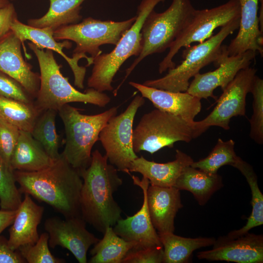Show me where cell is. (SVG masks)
Masks as SVG:
<instances>
[{
    "instance_id": "cell-1",
    "label": "cell",
    "mask_w": 263,
    "mask_h": 263,
    "mask_svg": "<svg viewBox=\"0 0 263 263\" xmlns=\"http://www.w3.org/2000/svg\"><path fill=\"white\" fill-rule=\"evenodd\" d=\"M19 191L43 202L65 218L81 216L79 199L83 180L79 171L60 156L37 171L14 170Z\"/></svg>"
},
{
    "instance_id": "cell-2",
    "label": "cell",
    "mask_w": 263,
    "mask_h": 263,
    "mask_svg": "<svg viewBox=\"0 0 263 263\" xmlns=\"http://www.w3.org/2000/svg\"><path fill=\"white\" fill-rule=\"evenodd\" d=\"M118 171L98 150L92 153L89 166L79 170L83 180L79 199L81 216L102 233L122 218V209L113 197L123 183Z\"/></svg>"
},
{
    "instance_id": "cell-3",
    "label": "cell",
    "mask_w": 263,
    "mask_h": 263,
    "mask_svg": "<svg viewBox=\"0 0 263 263\" xmlns=\"http://www.w3.org/2000/svg\"><path fill=\"white\" fill-rule=\"evenodd\" d=\"M29 48L38 59L40 70V85L35 104L41 111L52 109L58 111L63 105L72 102L89 103L104 107L111 98L104 92L89 88L81 92L74 88L68 77L62 74L61 66L56 62L53 51L40 49L28 42Z\"/></svg>"
},
{
    "instance_id": "cell-4",
    "label": "cell",
    "mask_w": 263,
    "mask_h": 263,
    "mask_svg": "<svg viewBox=\"0 0 263 263\" xmlns=\"http://www.w3.org/2000/svg\"><path fill=\"white\" fill-rule=\"evenodd\" d=\"M118 107H113L99 113L87 115L69 104L57 111L63 123L65 146L61 154L78 171L90 165L92 150L99 140V133L109 120L117 114Z\"/></svg>"
},
{
    "instance_id": "cell-5",
    "label": "cell",
    "mask_w": 263,
    "mask_h": 263,
    "mask_svg": "<svg viewBox=\"0 0 263 263\" xmlns=\"http://www.w3.org/2000/svg\"><path fill=\"white\" fill-rule=\"evenodd\" d=\"M194 9L190 0H173L165 11L157 13L153 10L148 15L141 30V53L126 70L122 81L113 92L114 95H117L121 85L143 59L170 47L189 21Z\"/></svg>"
},
{
    "instance_id": "cell-6",
    "label": "cell",
    "mask_w": 263,
    "mask_h": 263,
    "mask_svg": "<svg viewBox=\"0 0 263 263\" xmlns=\"http://www.w3.org/2000/svg\"><path fill=\"white\" fill-rule=\"evenodd\" d=\"M240 18L221 27L220 31L197 45L189 46L183 53L184 60L179 65L168 69L163 77L145 81L143 84L173 92H185L188 89L190 79L199 73L203 67L222 57V43L239 28Z\"/></svg>"
},
{
    "instance_id": "cell-7",
    "label": "cell",
    "mask_w": 263,
    "mask_h": 263,
    "mask_svg": "<svg viewBox=\"0 0 263 263\" xmlns=\"http://www.w3.org/2000/svg\"><path fill=\"white\" fill-rule=\"evenodd\" d=\"M166 0H142L138 6L136 19L109 53H102L93 61L87 85L99 92L112 91L113 77L124 62L132 56H138L142 49L141 30L148 15Z\"/></svg>"
},
{
    "instance_id": "cell-8",
    "label": "cell",
    "mask_w": 263,
    "mask_h": 263,
    "mask_svg": "<svg viewBox=\"0 0 263 263\" xmlns=\"http://www.w3.org/2000/svg\"><path fill=\"white\" fill-rule=\"evenodd\" d=\"M199 136L195 121L189 122L179 116L157 109L144 114L133 131L135 153L145 151L153 154L175 143H187Z\"/></svg>"
},
{
    "instance_id": "cell-9",
    "label": "cell",
    "mask_w": 263,
    "mask_h": 263,
    "mask_svg": "<svg viewBox=\"0 0 263 263\" xmlns=\"http://www.w3.org/2000/svg\"><path fill=\"white\" fill-rule=\"evenodd\" d=\"M136 16L126 20H101L92 17L80 22L62 26L54 31V38L71 40L76 46L73 57L87 59L86 66L93 64L94 59L102 54L99 47L104 44L115 45L120 38L134 22Z\"/></svg>"
},
{
    "instance_id": "cell-10",
    "label": "cell",
    "mask_w": 263,
    "mask_h": 263,
    "mask_svg": "<svg viewBox=\"0 0 263 263\" xmlns=\"http://www.w3.org/2000/svg\"><path fill=\"white\" fill-rule=\"evenodd\" d=\"M240 17V6L238 0H229L210 9H195L189 21L159 64V73L176 66L173 58L182 48H187L193 43H199L206 40L212 36L216 28L239 19Z\"/></svg>"
},
{
    "instance_id": "cell-11",
    "label": "cell",
    "mask_w": 263,
    "mask_h": 263,
    "mask_svg": "<svg viewBox=\"0 0 263 263\" xmlns=\"http://www.w3.org/2000/svg\"><path fill=\"white\" fill-rule=\"evenodd\" d=\"M141 95L135 96L126 110L112 117L101 131L99 140L108 161L118 171L131 175V162L138 156L133 148V124L138 109L145 104Z\"/></svg>"
},
{
    "instance_id": "cell-12",
    "label": "cell",
    "mask_w": 263,
    "mask_h": 263,
    "mask_svg": "<svg viewBox=\"0 0 263 263\" xmlns=\"http://www.w3.org/2000/svg\"><path fill=\"white\" fill-rule=\"evenodd\" d=\"M257 71L255 68L248 67L238 73L216 100L212 111L204 119L195 121L199 135L211 126L229 130L231 118L245 115L246 95L250 93Z\"/></svg>"
},
{
    "instance_id": "cell-13",
    "label": "cell",
    "mask_w": 263,
    "mask_h": 263,
    "mask_svg": "<svg viewBox=\"0 0 263 263\" xmlns=\"http://www.w3.org/2000/svg\"><path fill=\"white\" fill-rule=\"evenodd\" d=\"M86 224L81 216L64 220L58 217L47 218L44 227L49 235V246L66 248L79 263H86L89 248L99 239L86 229Z\"/></svg>"
},
{
    "instance_id": "cell-14",
    "label": "cell",
    "mask_w": 263,
    "mask_h": 263,
    "mask_svg": "<svg viewBox=\"0 0 263 263\" xmlns=\"http://www.w3.org/2000/svg\"><path fill=\"white\" fill-rule=\"evenodd\" d=\"M257 54L248 50L225 57L215 70L194 75L186 92L201 100L212 97L216 100L214 91L218 87L223 91L240 70L249 67Z\"/></svg>"
},
{
    "instance_id": "cell-15",
    "label": "cell",
    "mask_w": 263,
    "mask_h": 263,
    "mask_svg": "<svg viewBox=\"0 0 263 263\" xmlns=\"http://www.w3.org/2000/svg\"><path fill=\"white\" fill-rule=\"evenodd\" d=\"M211 249L199 252V259L237 263H263V236L248 232L237 237L219 238Z\"/></svg>"
},
{
    "instance_id": "cell-16",
    "label": "cell",
    "mask_w": 263,
    "mask_h": 263,
    "mask_svg": "<svg viewBox=\"0 0 263 263\" xmlns=\"http://www.w3.org/2000/svg\"><path fill=\"white\" fill-rule=\"evenodd\" d=\"M131 177L133 184L143 191L142 207L133 215L118 220L113 229L117 235L125 240L135 243L137 245L133 248L163 246L158 233L152 225L148 210L147 190L149 186V181L144 177L141 180L134 175H131Z\"/></svg>"
},
{
    "instance_id": "cell-17",
    "label": "cell",
    "mask_w": 263,
    "mask_h": 263,
    "mask_svg": "<svg viewBox=\"0 0 263 263\" xmlns=\"http://www.w3.org/2000/svg\"><path fill=\"white\" fill-rule=\"evenodd\" d=\"M22 42L11 30L0 38V71L19 81L35 99L40 85V75L32 71L23 57Z\"/></svg>"
},
{
    "instance_id": "cell-18",
    "label": "cell",
    "mask_w": 263,
    "mask_h": 263,
    "mask_svg": "<svg viewBox=\"0 0 263 263\" xmlns=\"http://www.w3.org/2000/svg\"><path fill=\"white\" fill-rule=\"evenodd\" d=\"M240 6L239 32L228 46L224 47L226 56L248 50L263 55V32L260 28L258 14L259 0H238Z\"/></svg>"
},
{
    "instance_id": "cell-19",
    "label": "cell",
    "mask_w": 263,
    "mask_h": 263,
    "mask_svg": "<svg viewBox=\"0 0 263 263\" xmlns=\"http://www.w3.org/2000/svg\"><path fill=\"white\" fill-rule=\"evenodd\" d=\"M129 84L149 100L156 109L192 122L200 112L201 99L185 92H173L146 86L133 81Z\"/></svg>"
},
{
    "instance_id": "cell-20",
    "label": "cell",
    "mask_w": 263,
    "mask_h": 263,
    "mask_svg": "<svg viewBox=\"0 0 263 263\" xmlns=\"http://www.w3.org/2000/svg\"><path fill=\"white\" fill-rule=\"evenodd\" d=\"M11 30L22 43L29 40L40 49H50L58 53L69 65L74 75L75 85L81 89L84 88L86 68L79 66L78 62L80 59L75 57H69L62 51L63 48L71 47V42L67 40L58 42L54 38V31L51 28L32 27L22 23L18 18L13 22Z\"/></svg>"
},
{
    "instance_id": "cell-21",
    "label": "cell",
    "mask_w": 263,
    "mask_h": 263,
    "mask_svg": "<svg viewBox=\"0 0 263 263\" xmlns=\"http://www.w3.org/2000/svg\"><path fill=\"white\" fill-rule=\"evenodd\" d=\"M148 210L152 225L158 233L173 232L174 219L183 206L180 190L174 187L149 186L147 190Z\"/></svg>"
},
{
    "instance_id": "cell-22",
    "label": "cell",
    "mask_w": 263,
    "mask_h": 263,
    "mask_svg": "<svg viewBox=\"0 0 263 263\" xmlns=\"http://www.w3.org/2000/svg\"><path fill=\"white\" fill-rule=\"evenodd\" d=\"M44 212V207L35 203L27 194L17 209L9 230L8 244L14 250L20 246L35 244L39 238L38 227Z\"/></svg>"
},
{
    "instance_id": "cell-23",
    "label": "cell",
    "mask_w": 263,
    "mask_h": 263,
    "mask_svg": "<svg viewBox=\"0 0 263 263\" xmlns=\"http://www.w3.org/2000/svg\"><path fill=\"white\" fill-rule=\"evenodd\" d=\"M193 161L189 155L176 150L175 159L165 163L149 161L142 156L138 157L131 162L129 171L140 173L149 180L150 185L174 187L183 169Z\"/></svg>"
},
{
    "instance_id": "cell-24",
    "label": "cell",
    "mask_w": 263,
    "mask_h": 263,
    "mask_svg": "<svg viewBox=\"0 0 263 263\" xmlns=\"http://www.w3.org/2000/svg\"><path fill=\"white\" fill-rule=\"evenodd\" d=\"M54 160L30 132L20 130L11 159L10 165L13 170H40L49 167Z\"/></svg>"
},
{
    "instance_id": "cell-25",
    "label": "cell",
    "mask_w": 263,
    "mask_h": 263,
    "mask_svg": "<svg viewBox=\"0 0 263 263\" xmlns=\"http://www.w3.org/2000/svg\"><path fill=\"white\" fill-rule=\"evenodd\" d=\"M223 186L222 178L218 173L209 174L191 166L183 169L174 186L179 190L191 192L201 206L205 205Z\"/></svg>"
},
{
    "instance_id": "cell-26",
    "label": "cell",
    "mask_w": 263,
    "mask_h": 263,
    "mask_svg": "<svg viewBox=\"0 0 263 263\" xmlns=\"http://www.w3.org/2000/svg\"><path fill=\"white\" fill-rule=\"evenodd\" d=\"M158 233L163 247V263H188L194 251L213 245L216 240L212 237L186 238L173 232Z\"/></svg>"
},
{
    "instance_id": "cell-27",
    "label": "cell",
    "mask_w": 263,
    "mask_h": 263,
    "mask_svg": "<svg viewBox=\"0 0 263 263\" xmlns=\"http://www.w3.org/2000/svg\"><path fill=\"white\" fill-rule=\"evenodd\" d=\"M85 0H49L50 7L42 17L29 19L28 25L49 27L54 31L63 26L75 24L82 19L81 5Z\"/></svg>"
},
{
    "instance_id": "cell-28",
    "label": "cell",
    "mask_w": 263,
    "mask_h": 263,
    "mask_svg": "<svg viewBox=\"0 0 263 263\" xmlns=\"http://www.w3.org/2000/svg\"><path fill=\"white\" fill-rule=\"evenodd\" d=\"M102 239L94 244L90 251V263H121L127 253L137 244L128 242L114 231L113 227H107Z\"/></svg>"
},
{
    "instance_id": "cell-29",
    "label": "cell",
    "mask_w": 263,
    "mask_h": 263,
    "mask_svg": "<svg viewBox=\"0 0 263 263\" xmlns=\"http://www.w3.org/2000/svg\"><path fill=\"white\" fill-rule=\"evenodd\" d=\"M237 169L245 178L251 189L252 211L246 224L238 230H233L227 236L237 237L243 235L255 227L263 224V195L258 184L257 176L253 167L239 157L233 166Z\"/></svg>"
},
{
    "instance_id": "cell-30",
    "label": "cell",
    "mask_w": 263,
    "mask_h": 263,
    "mask_svg": "<svg viewBox=\"0 0 263 263\" xmlns=\"http://www.w3.org/2000/svg\"><path fill=\"white\" fill-rule=\"evenodd\" d=\"M42 112L35 102L26 103L0 95V118L20 130L31 132Z\"/></svg>"
},
{
    "instance_id": "cell-31",
    "label": "cell",
    "mask_w": 263,
    "mask_h": 263,
    "mask_svg": "<svg viewBox=\"0 0 263 263\" xmlns=\"http://www.w3.org/2000/svg\"><path fill=\"white\" fill-rule=\"evenodd\" d=\"M57 111L48 109L42 111L31 132L32 136L43 147L53 160L59 158V136L56 127Z\"/></svg>"
},
{
    "instance_id": "cell-32",
    "label": "cell",
    "mask_w": 263,
    "mask_h": 263,
    "mask_svg": "<svg viewBox=\"0 0 263 263\" xmlns=\"http://www.w3.org/2000/svg\"><path fill=\"white\" fill-rule=\"evenodd\" d=\"M235 142L232 139L226 141L218 138L217 142L207 156L194 162L191 167L200 169L209 174H216L223 166H233L238 160L234 150Z\"/></svg>"
},
{
    "instance_id": "cell-33",
    "label": "cell",
    "mask_w": 263,
    "mask_h": 263,
    "mask_svg": "<svg viewBox=\"0 0 263 263\" xmlns=\"http://www.w3.org/2000/svg\"><path fill=\"white\" fill-rule=\"evenodd\" d=\"M14 170L0 154V207L5 210H17L22 202L21 193L16 186Z\"/></svg>"
},
{
    "instance_id": "cell-34",
    "label": "cell",
    "mask_w": 263,
    "mask_h": 263,
    "mask_svg": "<svg viewBox=\"0 0 263 263\" xmlns=\"http://www.w3.org/2000/svg\"><path fill=\"white\" fill-rule=\"evenodd\" d=\"M253 114L249 121L250 137L257 144L263 143V80L256 75L251 89Z\"/></svg>"
},
{
    "instance_id": "cell-35",
    "label": "cell",
    "mask_w": 263,
    "mask_h": 263,
    "mask_svg": "<svg viewBox=\"0 0 263 263\" xmlns=\"http://www.w3.org/2000/svg\"><path fill=\"white\" fill-rule=\"evenodd\" d=\"M48 242L49 235L44 232L35 244L21 246L17 250L28 263H65L64 260L56 257L51 253Z\"/></svg>"
},
{
    "instance_id": "cell-36",
    "label": "cell",
    "mask_w": 263,
    "mask_h": 263,
    "mask_svg": "<svg viewBox=\"0 0 263 263\" xmlns=\"http://www.w3.org/2000/svg\"><path fill=\"white\" fill-rule=\"evenodd\" d=\"M20 130L17 127L0 118V154L10 168L11 157L19 137Z\"/></svg>"
},
{
    "instance_id": "cell-37",
    "label": "cell",
    "mask_w": 263,
    "mask_h": 263,
    "mask_svg": "<svg viewBox=\"0 0 263 263\" xmlns=\"http://www.w3.org/2000/svg\"><path fill=\"white\" fill-rule=\"evenodd\" d=\"M0 95L26 103H33L35 98L17 80L0 71Z\"/></svg>"
},
{
    "instance_id": "cell-38",
    "label": "cell",
    "mask_w": 263,
    "mask_h": 263,
    "mask_svg": "<svg viewBox=\"0 0 263 263\" xmlns=\"http://www.w3.org/2000/svg\"><path fill=\"white\" fill-rule=\"evenodd\" d=\"M163 258V246L133 248L127 253L121 263H161Z\"/></svg>"
},
{
    "instance_id": "cell-39",
    "label": "cell",
    "mask_w": 263,
    "mask_h": 263,
    "mask_svg": "<svg viewBox=\"0 0 263 263\" xmlns=\"http://www.w3.org/2000/svg\"><path fill=\"white\" fill-rule=\"evenodd\" d=\"M0 263H26L18 250L11 248L8 240L0 235Z\"/></svg>"
},
{
    "instance_id": "cell-40",
    "label": "cell",
    "mask_w": 263,
    "mask_h": 263,
    "mask_svg": "<svg viewBox=\"0 0 263 263\" xmlns=\"http://www.w3.org/2000/svg\"><path fill=\"white\" fill-rule=\"evenodd\" d=\"M17 18V14L12 3L10 2L0 9V38L11 30L13 22Z\"/></svg>"
},
{
    "instance_id": "cell-41",
    "label": "cell",
    "mask_w": 263,
    "mask_h": 263,
    "mask_svg": "<svg viewBox=\"0 0 263 263\" xmlns=\"http://www.w3.org/2000/svg\"><path fill=\"white\" fill-rule=\"evenodd\" d=\"M17 210H0V235L2 232L8 226L11 225L14 221Z\"/></svg>"
},
{
    "instance_id": "cell-42",
    "label": "cell",
    "mask_w": 263,
    "mask_h": 263,
    "mask_svg": "<svg viewBox=\"0 0 263 263\" xmlns=\"http://www.w3.org/2000/svg\"><path fill=\"white\" fill-rule=\"evenodd\" d=\"M261 2V7L260 9L259 20V25L261 31L263 32V0H259Z\"/></svg>"
},
{
    "instance_id": "cell-43",
    "label": "cell",
    "mask_w": 263,
    "mask_h": 263,
    "mask_svg": "<svg viewBox=\"0 0 263 263\" xmlns=\"http://www.w3.org/2000/svg\"><path fill=\"white\" fill-rule=\"evenodd\" d=\"M10 3L9 0H0V9Z\"/></svg>"
}]
</instances>
